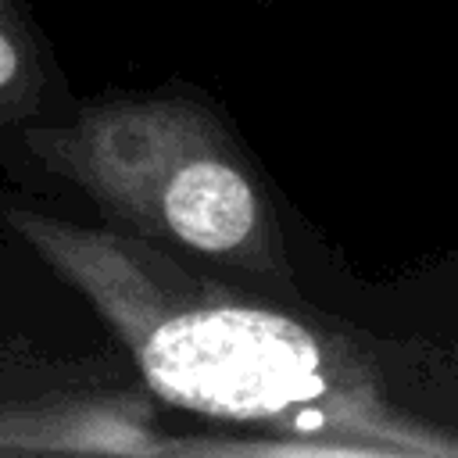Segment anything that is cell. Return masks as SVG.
<instances>
[{
    "mask_svg": "<svg viewBox=\"0 0 458 458\" xmlns=\"http://www.w3.org/2000/svg\"><path fill=\"white\" fill-rule=\"evenodd\" d=\"M75 104L29 0H0V132L61 118Z\"/></svg>",
    "mask_w": 458,
    "mask_h": 458,
    "instance_id": "277c9868",
    "label": "cell"
},
{
    "mask_svg": "<svg viewBox=\"0 0 458 458\" xmlns=\"http://www.w3.org/2000/svg\"><path fill=\"white\" fill-rule=\"evenodd\" d=\"M243 454L240 440L172 437L132 361L0 351V458L25 454Z\"/></svg>",
    "mask_w": 458,
    "mask_h": 458,
    "instance_id": "3957f363",
    "label": "cell"
},
{
    "mask_svg": "<svg viewBox=\"0 0 458 458\" xmlns=\"http://www.w3.org/2000/svg\"><path fill=\"white\" fill-rule=\"evenodd\" d=\"M0 222L111 329L147 390L179 411L254 426L276 451H458L386 390L372 347L329 318L104 222L0 190Z\"/></svg>",
    "mask_w": 458,
    "mask_h": 458,
    "instance_id": "6da1fadb",
    "label": "cell"
},
{
    "mask_svg": "<svg viewBox=\"0 0 458 458\" xmlns=\"http://www.w3.org/2000/svg\"><path fill=\"white\" fill-rule=\"evenodd\" d=\"M4 136L39 175L82 193L104 225L301 301L279 197L204 86L165 79L104 89L64 118Z\"/></svg>",
    "mask_w": 458,
    "mask_h": 458,
    "instance_id": "7a4b0ae2",
    "label": "cell"
}]
</instances>
